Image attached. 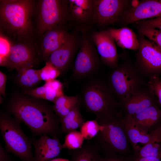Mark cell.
<instances>
[{
    "mask_svg": "<svg viewBox=\"0 0 161 161\" xmlns=\"http://www.w3.org/2000/svg\"><path fill=\"white\" fill-rule=\"evenodd\" d=\"M90 37L101 61L112 69L116 68L118 65V56L115 43L107 30L95 31Z\"/></svg>",
    "mask_w": 161,
    "mask_h": 161,
    "instance_id": "13",
    "label": "cell"
},
{
    "mask_svg": "<svg viewBox=\"0 0 161 161\" xmlns=\"http://www.w3.org/2000/svg\"><path fill=\"white\" fill-rule=\"evenodd\" d=\"M160 16L161 0H142L135 8L130 6L122 13L117 22L125 26Z\"/></svg>",
    "mask_w": 161,
    "mask_h": 161,
    "instance_id": "12",
    "label": "cell"
},
{
    "mask_svg": "<svg viewBox=\"0 0 161 161\" xmlns=\"http://www.w3.org/2000/svg\"><path fill=\"white\" fill-rule=\"evenodd\" d=\"M60 73L59 70L47 61L45 66L40 69V76L41 80L46 82L55 80Z\"/></svg>",
    "mask_w": 161,
    "mask_h": 161,
    "instance_id": "31",
    "label": "cell"
},
{
    "mask_svg": "<svg viewBox=\"0 0 161 161\" xmlns=\"http://www.w3.org/2000/svg\"><path fill=\"white\" fill-rule=\"evenodd\" d=\"M39 99L17 96L11 100L10 112L23 123L35 135H49L58 138L61 132L60 119L52 106Z\"/></svg>",
    "mask_w": 161,
    "mask_h": 161,
    "instance_id": "1",
    "label": "cell"
},
{
    "mask_svg": "<svg viewBox=\"0 0 161 161\" xmlns=\"http://www.w3.org/2000/svg\"><path fill=\"white\" fill-rule=\"evenodd\" d=\"M101 161H126L118 157L110 156L105 158H102Z\"/></svg>",
    "mask_w": 161,
    "mask_h": 161,
    "instance_id": "39",
    "label": "cell"
},
{
    "mask_svg": "<svg viewBox=\"0 0 161 161\" xmlns=\"http://www.w3.org/2000/svg\"><path fill=\"white\" fill-rule=\"evenodd\" d=\"M133 161H161V159L153 157H137Z\"/></svg>",
    "mask_w": 161,
    "mask_h": 161,
    "instance_id": "38",
    "label": "cell"
},
{
    "mask_svg": "<svg viewBox=\"0 0 161 161\" xmlns=\"http://www.w3.org/2000/svg\"><path fill=\"white\" fill-rule=\"evenodd\" d=\"M7 77L5 74L0 71V94L5 96V89Z\"/></svg>",
    "mask_w": 161,
    "mask_h": 161,
    "instance_id": "36",
    "label": "cell"
},
{
    "mask_svg": "<svg viewBox=\"0 0 161 161\" xmlns=\"http://www.w3.org/2000/svg\"><path fill=\"white\" fill-rule=\"evenodd\" d=\"M139 48L136 53L134 65L142 76L161 74V51L151 41L139 34Z\"/></svg>",
    "mask_w": 161,
    "mask_h": 161,
    "instance_id": "8",
    "label": "cell"
},
{
    "mask_svg": "<svg viewBox=\"0 0 161 161\" xmlns=\"http://www.w3.org/2000/svg\"><path fill=\"white\" fill-rule=\"evenodd\" d=\"M71 20L80 24H92L93 0H68Z\"/></svg>",
    "mask_w": 161,
    "mask_h": 161,
    "instance_id": "19",
    "label": "cell"
},
{
    "mask_svg": "<svg viewBox=\"0 0 161 161\" xmlns=\"http://www.w3.org/2000/svg\"><path fill=\"white\" fill-rule=\"evenodd\" d=\"M146 83L134 64L127 60L113 69L109 76L108 84L120 103L126 100Z\"/></svg>",
    "mask_w": 161,
    "mask_h": 161,
    "instance_id": "5",
    "label": "cell"
},
{
    "mask_svg": "<svg viewBox=\"0 0 161 161\" xmlns=\"http://www.w3.org/2000/svg\"><path fill=\"white\" fill-rule=\"evenodd\" d=\"M137 27L139 34L146 37L161 51V30L140 26H138Z\"/></svg>",
    "mask_w": 161,
    "mask_h": 161,
    "instance_id": "30",
    "label": "cell"
},
{
    "mask_svg": "<svg viewBox=\"0 0 161 161\" xmlns=\"http://www.w3.org/2000/svg\"><path fill=\"white\" fill-rule=\"evenodd\" d=\"M131 0H93L92 24L101 27L117 22L130 6Z\"/></svg>",
    "mask_w": 161,
    "mask_h": 161,
    "instance_id": "10",
    "label": "cell"
},
{
    "mask_svg": "<svg viewBox=\"0 0 161 161\" xmlns=\"http://www.w3.org/2000/svg\"><path fill=\"white\" fill-rule=\"evenodd\" d=\"M140 1L137 0H131L130 6L132 7L135 8L139 5Z\"/></svg>",
    "mask_w": 161,
    "mask_h": 161,
    "instance_id": "40",
    "label": "cell"
},
{
    "mask_svg": "<svg viewBox=\"0 0 161 161\" xmlns=\"http://www.w3.org/2000/svg\"><path fill=\"white\" fill-rule=\"evenodd\" d=\"M34 1L30 0H1L0 26L6 32L20 40L27 38L32 32Z\"/></svg>",
    "mask_w": 161,
    "mask_h": 161,
    "instance_id": "2",
    "label": "cell"
},
{
    "mask_svg": "<svg viewBox=\"0 0 161 161\" xmlns=\"http://www.w3.org/2000/svg\"><path fill=\"white\" fill-rule=\"evenodd\" d=\"M71 34L63 26L54 27L47 32L43 36L40 46L44 59L47 60L50 55L65 43Z\"/></svg>",
    "mask_w": 161,
    "mask_h": 161,
    "instance_id": "17",
    "label": "cell"
},
{
    "mask_svg": "<svg viewBox=\"0 0 161 161\" xmlns=\"http://www.w3.org/2000/svg\"><path fill=\"white\" fill-rule=\"evenodd\" d=\"M150 133L149 140L140 151L137 157H153L161 159V124Z\"/></svg>",
    "mask_w": 161,
    "mask_h": 161,
    "instance_id": "22",
    "label": "cell"
},
{
    "mask_svg": "<svg viewBox=\"0 0 161 161\" xmlns=\"http://www.w3.org/2000/svg\"><path fill=\"white\" fill-rule=\"evenodd\" d=\"M60 121L61 132L66 134L80 128L85 121L80 111L79 102Z\"/></svg>",
    "mask_w": 161,
    "mask_h": 161,
    "instance_id": "24",
    "label": "cell"
},
{
    "mask_svg": "<svg viewBox=\"0 0 161 161\" xmlns=\"http://www.w3.org/2000/svg\"><path fill=\"white\" fill-rule=\"evenodd\" d=\"M138 26L153 28L161 31V16L138 21Z\"/></svg>",
    "mask_w": 161,
    "mask_h": 161,
    "instance_id": "34",
    "label": "cell"
},
{
    "mask_svg": "<svg viewBox=\"0 0 161 161\" xmlns=\"http://www.w3.org/2000/svg\"><path fill=\"white\" fill-rule=\"evenodd\" d=\"M11 43L5 37L1 34L0 37V64L2 66L10 52Z\"/></svg>",
    "mask_w": 161,
    "mask_h": 161,
    "instance_id": "33",
    "label": "cell"
},
{
    "mask_svg": "<svg viewBox=\"0 0 161 161\" xmlns=\"http://www.w3.org/2000/svg\"><path fill=\"white\" fill-rule=\"evenodd\" d=\"M119 103L125 115L131 117L151 106L159 104L151 90L146 84L134 92L126 100Z\"/></svg>",
    "mask_w": 161,
    "mask_h": 161,
    "instance_id": "14",
    "label": "cell"
},
{
    "mask_svg": "<svg viewBox=\"0 0 161 161\" xmlns=\"http://www.w3.org/2000/svg\"><path fill=\"white\" fill-rule=\"evenodd\" d=\"M49 161H69L67 159L63 158H56L53 159Z\"/></svg>",
    "mask_w": 161,
    "mask_h": 161,
    "instance_id": "41",
    "label": "cell"
},
{
    "mask_svg": "<svg viewBox=\"0 0 161 161\" xmlns=\"http://www.w3.org/2000/svg\"><path fill=\"white\" fill-rule=\"evenodd\" d=\"M38 31L43 36L52 28L71 20L68 0H43L37 10Z\"/></svg>",
    "mask_w": 161,
    "mask_h": 161,
    "instance_id": "7",
    "label": "cell"
},
{
    "mask_svg": "<svg viewBox=\"0 0 161 161\" xmlns=\"http://www.w3.org/2000/svg\"><path fill=\"white\" fill-rule=\"evenodd\" d=\"M44 85L45 94L44 99L53 103L59 97L64 95L62 84L58 80L46 82Z\"/></svg>",
    "mask_w": 161,
    "mask_h": 161,
    "instance_id": "27",
    "label": "cell"
},
{
    "mask_svg": "<svg viewBox=\"0 0 161 161\" xmlns=\"http://www.w3.org/2000/svg\"><path fill=\"white\" fill-rule=\"evenodd\" d=\"M121 121L128 140L137 154L149 140L150 132L143 129L131 116L125 115Z\"/></svg>",
    "mask_w": 161,
    "mask_h": 161,
    "instance_id": "18",
    "label": "cell"
},
{
    "mask_svg": "<svg viewBox=\"0 0 161 161\" xmlns=\"http://www.w3.org/2000/svg\"><path fill=\"white\" fill-rule=\"evenodd\" d=\"M84 138L80 132L77 130L70 132L66 134L64 143L63 148L69 150L76 149L82 148Z\"/></svg>",
    "mask_w": 161,
    "mask_h": 161,
    "instance_id": "29",
    "label": "cell"
},
{
    "mask_svg": "<svg viewBox=\"0 0 161 161\" xmlns=\"http://www.w3.org/2000/svg\"><path fill=\"white\" fill-rule=\"evenodd\" d=\"M112 115L97 119L102 129L94 138L93 143L99 149L111 154L126 152L128 140L121 120Z\"/></svg>",
    "mask_w": 161,
    "mask_h": 161,
    "instance_id": "6",
    "label": "cell"
},
{
    "mask_svg": "<svg viewBox=\"0 0 161 161\" xmlns=\"http://www.w3.org/2000/svg\"><path fill=\"white\" fill-rule=\"evenodd\" d=\"M103 126L97 119L85 121L80 127V132L84 139L90 140L94 138L102 129Z\"/></svg>",
    "mask_w": 161,
    "mask_h": 161,
    "instance_id": "28",
    "label": "cell"
},
{
    "mask_svg": "<svg viewBox=\"0 0 161 161\" xmlns=\"http://www.w3.org/2000/svg\"><path fill=\"white\" fill-rule=\"evenodd\" d=\"M35 161H49L58 156L63 148L58 138L43 135L32 140Z\"/></svg>",
    "mask_w": 161,
    "mask_h": 161,
    "instance_id": "16",
    "label": "cell"
},
{
    "mask_svg": "<svg viewBox=\"0 0 161 161\" xmlns=\"http://www.w3.org/2000/svg\"><path fill=\"white\" fill-rule=\"evenodd\" d=\"M83 144L81 148L69 150L72 155L71 161H101L97 147L89 140Z\"/></svg>",
    "mask_w": 161,
    "mask_h": 161,
    "instance_id": "23",
    "label": "cell"
},
{
    "mask_svg": "<svg viewBox=\"0 0 161 161\" xmlns=\"http://www.w3.org/2000/svg\"><path fill=\"white\" fill-rule=\"evenodd\" d=\"M146 85L151 90L161 106V78L158 75L151 76L148 78Z\"/></svg>",
    "mask_w": 161,
    "mask_h": 161,
    "instance_id": "32",
    "label": "cell"
},
{
    "mask_svg": "<svg viewBox=\"0 0 161 161\" xmlns=\"http://www.w3.org/2000/svg\"><path fill=\"white\" fill-rule=\"evenodd\" d=\"M131 117L141 128L148 131L161 119V109L158 105L152 106Z\"/></svg>",
    "mask_w": 161,
    "mask_h": 161,
    "instance_id": "21",
    "label": "cell"
},
{
    "mask_svg": "<svg viewBox=\"0 0 161 161\" xmlns=\"http://www.w3.org/2000/svg\"><path fill=\"white\" fill-rule=\"evenodd\" d=\"M90 37L84 35L75 61L74 78L82 79L94 73L98 69L100 59Z\"/></svg>",
    "mask_w": 161,
    "mask_h": 161,
    "instance_id": "9",
    "label": "cell"
},
{
    "mask_svg": "<svg viewBox=\"0 0 161 161\" xmlns=\"http://www.w3.org/2000/svg\"><path fill=\"white\" fill-rule=\"evenodd\" d=\"M40 69H35L32 67L25 69L18 72L19 83L24 87L30 88L41 80L40 76Z\"/></svg>",
    "mask_w": 161,
    "mask_h": 161,
    "instance_id": "26",
    "label": "cell"
},
{
    "mask_svg": "<svg viewBox=\"0 0 161 161\" xmlns=\"http://www.w3.org/2000/svg\"><path fill=\"white\" fill-rule=\"evenodd\" d=\"M81 39L75 34L72 33L68 40L50 55L47 61L52 64L61 73L71 62L79 49Z\"/></svg>",
    "mask_w": 161,
    "mask_h": 161,
    "instance_id": "15",
    "label": "cell"
},
{
    "mask_svg": "<svg viewBox=\"0 0 161 161\" xmlns=\"http://www.w3.org/2000/svg\"><path fill=\"white\" fill-rule=\"evenodd\" d=\"M35 51L33 46L27 43L11 44L10 52L2 66L10 69H15L18 72L32 67L36 61Z\"/></svg>",
    "mask_w": 161,
    "mask_h": 161,
    "instance_id": "11",
    "label": "cell"
},
{
    "mask_svg": "<svg viewBox=\"0 0 161 161\" xmlns=\"http://www.w3.org/2000/svg\"><path fill=\"white\" fill-rule=\"evenodd\" d=\"M81 97L86 109L97 119L116 115L120 107L108 83L98 79L92 80L84 86Z\"/></svg>",
    "mask_w": 161,
    "mask_h": 161,
    "instance_id": "3",
    "label": "cell"
},
{
    "mask_svg": "<svg viewBox=\"0 0 161 161\" xmlns=\"http://www.w3.org/2000/svg\"><path fill=\"white\" fill-rule=\"evenodd\" d=\"M77 95L68 96L63 95L58 98L52 106L56 115L61 119L67 114L79 101Z\"/></svg>",
    "mask_w": 161,
    "mask_h": 161,
    "instance_id": "25",
    "label": "cell"
},
{
    "mask_svg": "<svg viewBox=\"0 0 161 161\" xmlns=\"http://www.w3.org/2000/svg\"><path fill=\"white\" fill-rule=\"evenodd\" d=\"M107 30L119 47L137 51L139 47L138 40L131 29L124 27L119 29L109 28Z\"/></svg>",
    "mask_w": 161,
    "mask_h": 161,
    "instance_id": "20",
    "label": "cell"
},
{
    "mask_svg": "<svg viewBox=\"0 0 161 161\" xmlns=\"http://www.w3.org/2000/svg\"><path fill=\"white\" fill-rule=\"evenodd\" d=\"M21 123L7 114H1L0 129L5 144V150L22 161H35L32 150V140L22 131Z\"/></svg>",
    "mask_w": 161,
    "mask_h": 161,
    "instance_id": "4",
    "label": "cell"
},
{
    "mask_svg": "<svg viewBox=\"0 0 161 161\" xmlns=\"http://www.w3.org/2000/svg\"><path fill=\"white\" fill-rule=\"evenodd\" d=\"M24 93L34 98L44 99L45 94V88L44 85L42 86L31 90L25 91Z\"/></svg>",
    "mask_w": 161,
    "mask_h": 161,
    "instance_id": "35",
    "label": "cell"
},
{
    "mask_svg": "<svg viewBox=\"0 0 161 161\" xmlns=\"http://www.w3.org/2000/svg\"><path fill=\"white\" fill-rule=\"evenodd\" d=\"M7 152L0 145V161H12Z\"/></svg>",
    "mask_w": 161,
    "mask_h": 161,
    "instance_id": "37",
    "label": "cell"
}]
</instances>
